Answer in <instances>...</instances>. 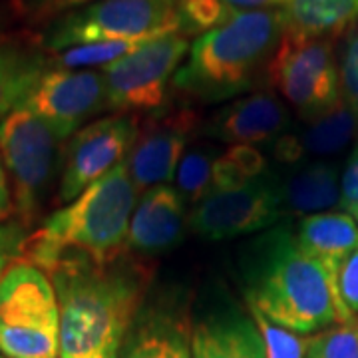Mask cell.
<instances>
[{"mask_svg": "<svg viewBox=\"0 0 358 358\" xmlns=\"http://www.w3.org/2000/svg\"><path fill=\"white\" fill-rule=\"evenodd\" d=\"M287 34L299 38H329L358 26V0H289L279 8Z\"/></svg>", "mask_w": 358, "mask_h": 358, "instance_id": "ac0fdd59", "label": "cell"}, {"mask_svg": "<svg viewBox=\"0 0 358 358\" xmlns=\"http://www.w3.org/2000/svg\"><path fill=\"white\" fill-rule=\"evenodd\" d=\"M179 18V34L203 36L219 26L227 24L241 10L223 0H176Z\"/></svg>", "mask_w": 358, "mask_h": 358, "instance_id": "cb8c5ba5", "label": "cell"}, {"mask_svg": "<svg viewBox=\"0 0 358 358\" xmlns=\"http://www.w3.org/2000/svg\"><path fill=\"white\" fill-rule=\"evenodd\" d=\"M285 26L279 8L239 13L192 42L171 88L201 103H219L247 94L267 78L268 62Z\"/></svg>", "mask_w": 358, "mask_h": 358, "instance_id": "277c9868", "label": "cell"}, {"mask_svg": "<svg viewBox=\"0 0 358 358\" xmlns=\"http://www.w3.org/2000/svg\"><path fill=\"white\" fill-rule=\"evenodd\" d=\"M285 215L281 181L267 171L239 192L205 195L193 205L187 225L209 241H227L273 229Z\"/></svg>", "mask_w": 358, "mask_h": 358, "instance_id": "8fae6325", "label": "cell"}, {"mask_svg": "<svg viewBox=\"0 0 358 358\" xmlns=\"http://www.w3.org/2000/svg\"><path fill=\"white\" fill-rule=\"evenodd\" d=\"M192 333L167 313L138 315L120 358H192Z\"/></svg>", "mask_w": 358, "mask_h": 358, "instance_id": "ffe728a7", "label": "cell"}, {"mask_svg": "<svg viewBox=\"0 0 358 358\" xmlns=\"http://www.w3.org/2000/svg\"><path fill=\"white\" fill-rule=\"evenodd\" d=\"M305 358H358V317L310 334Z\"/></svg>", "mask_w": 358, "mask_h": 358, "instance_id": "d4e9b609", "label": "cell"}, {"mask_svg": "<svg viewBox=\"0 0 358 358\" xmlns=\"http://www.w3.org/2000/svg\"><path fill=\"white\" fill-rule=\"evenodd\" d=\"M281 181L285 213L313 215L341 207V169L327 159L294 167Z\"/></svg>", "mask_w": 358, "mask_h": 358, "instance_id": "e0dca14e", "label": "cell"}, {"mask_svg": "<svg viewBox=\"0 0 358 358\" xmlns=\"http://www.w3.org/2000/svg\"><path fill=\"white\" fill-rule=\"evenodd\" d=\"M154 271V263L129 251L108 263L58 261L48 273L60 310L58 357L120 358Z\"/></svg>", "mask_w": 358, "mask_h": 358, "instance_id": "6da1fadb", "label": "cell"}, {"mask_svg": "<svg viewBox=\"0 0 358 358\" xmlns=\"http://www.w3.org/2000/svg\"><path fill=\"white\" fill-rule=\"evenodd\" d=\"M141 120L136 114L103 115L66 141L56 203L74 201L92 183L124 164L136 143Z\"/></svg>", "mask_w": 358, "mask_h": 358, "instance_id": "30bf717a", "label": "cell"}, {"mask_svg": "<svg viewBox=\"0 0 358 358\" xmlns=\"http://www.w3.org/2000/svg\"><path fill=\"white\" fill-rule=\"evenodd\" d=\"M341 209L358 223V141L341 171Z\"/></svg>", "mask_w": 358, "mask_h": 358, "instance_id": "f1b7e54d", "label": "cell"}, {"mask_svg": "<svg viewBox=\"0 0 358 358\" xmlns=\"http://www.w3.org/2000/svg\"><path fill=\"white\" fill-rule=\"evenodd\" d=\"M179 32L176 0H96L46 22L40 44L48 52L108 40L159 38Z\"/></svg>", "mask_w": 358, "mask_h": 358, "instance_id": "52a82bcc", "label": "cell"}, {"mask_svg": "<svg viewBox=\"0 0 358 358\" xmlns=\"http://www.w3.org/2000/svg\"><path fill=\"white\" fill-rule=\"evenodd\" d=\"M16 108H24L42 117L68 141L96 115L110 110L102 70L44 66Z\"/></svg>", "mask_w": 358, "mask_h": 358, "instance_id": "7c38bea8", "label": "cell"}, {"mask_svg": "<svg viewBox=\"0 0 358 358\" xmlns=\"http://www.w3.org/2000/svg\"><path fill=\"white\" fill-rule=\"evenodd\" d=\"M249 308L296 334H317L348 320L336 291V267L305 253L285 223L263 231L243 259Z\"/></svg>", "mask_w": 358, "mask_h": 358, "instance_id": "7a4b0ae2", "label": "cell"}, {"mask_svg": "<svg viewBox=\"0 0 358 358\" xmlns=\"http://www.w3.org/2000/svg\"><path fill=\"white\" fill-rule=\"evenodd\" d=\"M60 310L50 277L16 261L0 279V357L56 358Z\"/></svg>", "mask_w": 358, "mask_h": 358, "instance_id": "8992f818", "label": "cell"}, {"mask_svg": "<svg viewBox=\"0 0 358 358\" xmlns=\"http://www.w3.org/2000/svg\"><path fill=\"white\" fill-rule=\"evenodd\" d=\"M291 124L289 106L273 90H257L223 106L201 126L205 138L229 145H259L281 138Z\"/></svg>", "mask_w": 358, "mask_h": 358, "instance_id": "5bb4252c", "label": "cell"}, {"mask_svg": "<svg viewBox=\"0 0 358 358\" xmlns=\"http://www.w3.org/2000/svg\"><path fill=\"white\" fill-rule=\"evenodd\" d=\"M66 141L48 122L24 108L0 120V159L8 176L14 215L22 227L38 217L58 171Z\"/></svg>", "mask_w": 358, "mask_h": 358, "instance_id": "5b68a950", "label": "cell"}, {"mask_svg": "<svg viewBox=\"0 0 358 358\" xmlns=\"http://www.w3.org/2000/svg\"><path fill=\"white\" fill-rule=\"evenodd\" d=\"M338 74L343 100L358 115V26L345 36L338 54Z\"/></svg>", "mask_w": 358, "mask_h": 358, "instance_id": "4316f807", "label": "cell"}, {"mask_svg": "<svg viewBox=\"0 0 358 358\" xmlns=\"http://www.w3.org/2000/svg\"><path fill=\"white\" fill-rule=\"evenodd\" d=\"M229 6L247 13V10H268V8H281L289 0H223Z\"/></svg>", "mask_w": 358, "mask_h": 358, "instance_id": "d590c367", "label": "cell"}, {"mask_svg": "<svg viewBox=\"0 0 358 358\" xmlns=\"http://www.w3.org/2000/svg\"><path fill=\"white\" fill-rule=\"evenodd\" d=\"M296 243L327 265L338 263L358 247V223L345 211H324L299 219Z\"/></svg>", "mask_w": 358, "mask_h": 358, "instance_id": "d6986e66", "label": "cell"}, {"mask_svg": "<svg viewBox=\"0 0 358 358\" xmlns=\"http://www.w3.org/2000/svg\"><path fill=\"white\" fill-rule=\"evenodd\" d=\"M90 2L96 0H20L22 13L34 22H44V20L50 22L56 16L86 6Z\"/></svg>", "mask_w": 358, "mask_h": 358, "instance_id": "4dcf8cb0", "label": "cell"}, {"mask_svg": "<svg viewBox=\"0 0 358 358\" xmlns=\"http://www.w3.org/2000/svg\"><path fill=\"white\" fill-rule=\"evenodd\" d=\"M358 115L343 100L336 108L317 120L308 122V128L299 136L305 154L315 157H331L345 152L357 140Z\"/></svg>", "mask_w": 358, "mask_h": 358, "instance_id": "44dd1931", "label": "cell"}, {"mask_svg": "<svg viewBox=\"0 0 358 358\" xmlns=\"http://www.w3.org/2000/svg\"><path fill=\"white\" fill-rule=\"evenodd\" d=\"M267 80L307 124L343 102L334 40L282 32L268 62Z\"/></svg>", "mask_w": 358, "mask_h": 358, "instance_id": "ba28073f", "label": "cell"}, {"mask_svg": "<svg viewBox=\"0 0 358 358\" xmlns=\"http://www.w3.org/2000/svg\"><path fill=\"white\" fill-rule=\"evenodd\" d=\"M0 358H4V357H0Z\"/></svg>", "mask_w": 358, "mask_h": 358, "instance_id": "8d00e7d4", "label": "cell"}, {"mask_svg": "<svg viewBox=\"0 0 358 358\" xmlns=\"http://www.w3.org/2000/svg\"><path fill=\"white\" fill-rule=\"evenodd\" d=\"M201 126L203 120L189 108H162L148 115L126 159L136 189L145 192L176 178L179 162Z\"/></svg>", "mask_w": 358, "mask_h": 358, "instance_id": "4fadbf2b", "label": "cell"}, {"mask_svg": "<svg viewBox=\"0 0 358 358\" xmlns=\"http://www.w3.org/2000/svg\"><path fill=\"white\" fill-rule=\"evenodd\" d=\"M189 345L192 358H267L255 319L239 308L199 320L193 327Z\"/></svg>", "mask_w": 358, "mask_h": 358, "instance_id": "2e32d148", "label": "cell"}, {"mask_svg": "<svg viewBox=\"0 0 358 358\" xmlns=\"http://www.w3.org/2000/svg\"><path fill=\"white\" fill-rule=\"evenodd\" d=\"M253 179H249L245 176L239 167L235 166L233 162H229L223 154H219V157L213 164V176H211V192L217 193H231L239 192L247 187Z\"/></svg>", "mask_w": 358, "mask_h": 358, "instance_id": "1f68e13d", "label": "cell"}, {"mask_svg": "<svg viewBox=\"0 0 358 358\" xmlns=\"http://www.w3.org/2000/svg\"><path fill=\"white\" fill-rule=\"evenodd\" d=\"M14 215L13 195H10V185H8V176L0 159V221H8Z\"/></svg>", "mask_w": 358, "mask_h": 358, "instance_id": "e575fe53", "label": "cell"}, {"mask_svg": "<svg viewBox=\"0 0 358 358\" xmlns=\"http://www.w3.org/2000/svg\"><path fill=\"white\" fill-rule=\"evenodd\" d=\"M251 317L255 319L259 331L265 341L267 358H305L307 357L308 338L305 334H296L293 331H287L279 324L265 319L255 308H249Z\"/></svg>", "mask_w": 358, "mask_h": 358, "instance_id": "484cf974", "label": "cell"}, {"mask_svg": "<svg viewBox=\"0 0 358 358\" xmlns=\"http://www.w3.org/2000/svg\"><path fill=\"white\" fill-rule=\"evenodd\" d=\"M136 201L138 189L124 162L28 235L20 261L46 275L66 257H84L96 263L114 261L128 251Z\"/></svg>", "mask_w": 358, "mask_h": 358, "instance_id": "3957f363", "label": "cell"}, {"mask_svg": "<svg viewBox=\"0 0 358 358\" xmlns=\"http://www.w3.org/2000/svg\"><path fill=\"white\" fill-rule=\"evenodd\" d=\"M185 205L178 189L169 183L141 193L129 221V253L148 259L178 247L187 227Z\"/></svg>", "mask_w": 358, "mask_h": 358, "instance_id": "9a60e30c", "label": "cell"}, {"mask_svg": "<svg viewBox=\"0 0 358 358\" xmlns=\"http://www.w3.org/2000/svg\"><path fill=\"white\" fill-rule=\"evenodd\" d=\"M26 237V229L20 223L0 221V279L6 268L20 261Z\"/></svg>", "mask_w": 358, "mask_h": 358, "instance_id": "f546056e", "label": "cell"}, {"mask_svg": "<svg viewBox=\"0 0 358 358\" xmlns=\"http://www.w3.org/2000/svg\"><path fill=\"white\" fill-rule=\"evenodd\" d=\"M273 143H275L273 145V155L281 164H291V166H294V164H299L307 155L305 154L303 143H301V138L296 134H287L285 131L281 138H277Z\"/></svg>", "mask_w": 358, "mask_h": 358, "instance_id": "836d02e7", "label": "cell"}, {"mask_svg": "<svg viewBox=\"0 0 358 358\" xmlns=\"http://www.w3.org/2000/svg\"><path fill=\"white\" fill-rule=\"evenodd\" d=\"M44 66V60L0 42V120L20 103Z\"/></svg>", "mask_w": 358, "mask_h": 358, "instance_id": "7402d4cb", "label": "cell"}, {"mask_svg": "<svg viewBox=\"0 0 358 358\" xmlns=\"http://www.w3.org/2000/svg\"><path fill=\"white\" fill-rule=\"evenodd\" d=\"M336 291L348 319L358 317V247L336 267Z\"/></svg>", "mask_w": 358, "mask_h": 358, "instance_id": "83f0119b", "label": "cell"}, {"mask_svg": "<svg viewBox=\"0 0 358 358\" xmlns=\"http://www.w3.org/2000/svg\"><path fill=\"white\" fill-rule=\"evenodd\" d=\"M217 157V150L205 143L192 145L183 154L173 179H176V189L185 203L197 205L205 195L211 193V176Z\"/></svg>", "mask_w": 358, "mask_h": 358, "instance_id": "603a6c76", "label": "cell"}, {"mask_svg": "<svg viewBox=\"0 0 358 358\" xmlns=\"http://www.w3.org/2000/svg\"><path fill=\"white\" fill-rule=\"evenodd\" d=\"M192 42L183 34H166L103 68L108 108L117 114L157 112L166 108L167 88L189 54Z\"/></svg>", "mask_w": 358, "mask_h": 358, "instance_id": "9c48e42d", "label": "cell"}, {"mask_svg": "<svg viewBox=\"0 0 358 358\" xmlns=\"http://www.w3.org/2000/svg\"><path fill=\"white\" fill-rule=\"evenodd\" d=\"M223 155L239 167L249 179H257L267 173V159L255 145H245V143L229 145Z\"/></svg>", "mask_w": 358, "mask_h": 358, "instance_id": "d6a6232c", "label": "cell"}]
</instances>
